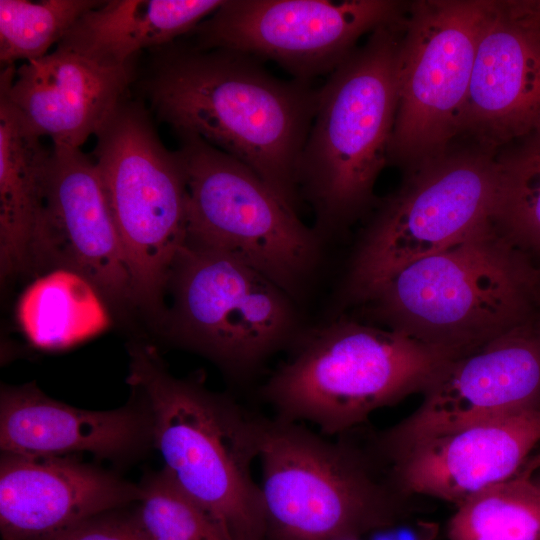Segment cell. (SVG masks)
I'll use <instances>...</instances> for the list:
<instances>
[{
    "mask_svg": "<svg viewBox=\"0 0 540 540\" xmlns=\"http://www.w3.org/2000/svg\"><path fill=\"white\" fill-rule=\"evenodd\" d=\"M423 394L417 409L372 437L379 455L540 408V332L522 326L452 360Z\"/></svg>",
    "mask_w": 540,
    "mask_h": 540,
    "instance_id": "4fadbf2b",
    "label": "cell"
},
{
    "mask_svg": "<svg viewBox=\"0 0 540 540\" xmlns=\"http://www.w3.org/2000/svg\"><path fill=\"white\" fill-rule=\"evenodd\" d=\"M528 477L538 488H540V467L535 469Z\"/></svg>",
    "mask_w": 540,
    "mask_h": 540,
    "instance_id": "4dcf8cb0",
    "label": "cell"
},
{
    "mask_svg": "<svg viewBox=\"0 0 540 540\" xmlns=\"http://www.w3.org/2000/svg\"><path fill=\"white\" fill-rule=\"evenodd\" d=\"M495 158L493 223L515 246L540 248V125Z\"/></svg>",
    "mask_w": 540,
    "mask_h": 540,
    "instance_id": "cb8c5ba5",
    "label": "cell"
},
{
    "mask_svg": "<svg viewBox=\"0 0 540 540\" xmlns=\"http://www.w3.org/2000/svg\"><path fill=\"white\" fill-rule=\"evenodd\" d=\"M65 269L87 279L105 299L136 301L122 243L92 158L52 145L31 269Z\"/></svg>",
    "mask_w": 540,
    "mask_h": 540,
    "instance_id": "5bb4252c",
    "label": "cell"
},
{
    "mask_svg": "<svg viewBox=\"0 0 540 540\" xmlns=\"http://www.w3.org/2000/svg\"><path fill=\"white\" fill-rule=\"evenodd\" d=\"M533 285L490 223L405 266L368 302L387 328L460 357L522 327Z\"/></svg>",
    "mask_w": 540,
    "mask_h": 540,
    "instance_id": "8992f818",
    "label": "cell"
},
{
    "mask_svg": "<svg viewBox=\"0 0 540 540\" xmlns=\"http://www.w3.org/2000/svg\"><path fill=\"white\" fill-rule=\"evenodd\" d=\"M141 486L72 456L2 453V540H52L96 515L141 498Z\"/></svg>",
    "mask_w": 540,
    "mask_h": 540,
    "instance_id": "e0dca14e",
    "label": "cell"
},
{
    "mask_svg": "<svg viewBox=\"0 0 540 540\" xmlns=\"http://www.w3.org/2000/svg\"><path fill=\"white\" fill-rule=\"evenodd\" d=\"M540 125V34L512 1H494L482 30L460 133L493 154Z\"/></svg>",
    "mask_w": 540,
    "mask_h": 540,
    "instance_id": "2e32d148",
    "label": "cell"
},
{
    "mask_svg": "<svg viewBox=\"0 0 540 540\" xmlns=\"http://www.w3.org/2000/svg\"><path fill=\"white\" fill-rule=\"evenodd\" d=\"M96 0H0L2 67L40 58L58 44Z\"/></svg>",
    "mask_w": 540,
    "mask_h": 540,
    "instance_id": "d4e9b609",
    "label": "cell"
},
{
    "mask_svg": "<svg viewBox=\"0 0 540 540\" xmlns=\"http://www.w3.org/2000/svg\"><path fill=\"white\" fill-rule=\"evenodd\" d=\"M133 64L108 67L71 50L2 67L0 87L40 138L80 148L127 98Z\"/></svg>",
    "mask_w": 540,
    "mask_h": 540,
    "instance_id": "ac0fdd59",
    "label": "cell"
},
{
    "mask_svg": "<svg viewBox=\"0 0 540 540\" xmlns=\"http://www.w3.org/2000/svg\"><path fill=\"white\" fill-rule=\"evenodd\" d=\"M51 149L27 125L0 87V270L31 269L32 244L43 208Z\"/></svg>",
    "mask_w": 540,
    "mask_h": 540,
    "instance_id": "44dd1931",
    "label": "cell"
},
{
    "mask_svg": "<svg viewBox=\"0 0 540 540\" xmlns=\"http://www.w3.org/2000/svg\"><path fill=\"white\" fill-rule=\"evenodd\" d=\"M493 154H449L414 169L379 209L353 255L343 301L368 302L399 270L493 223Z\"/></svg>",
    "mask_w": 540,
    "mask_h": 540,
    "instance_id": "9c48e42d",
    "label": "cell"
},
{
    "mask_svg": "<svg viewBox=\"0 0 540 540\" xmlns=\"http://www.w3.org/2000/svg\"><path fill=\"white\" fill-rule=\"evenodd\" d=\"M140 486L141 498L133 513L148 540H229L164 470Z\"/></svg>",
    "mask_w": 540,
    "mask_h": 540,
    "instance_id": "484cf974",
    "label": "cell"
},
{
    "mask_svg": "<svg viewBox=\"0 0 540 540\" xmlns=\"http://www.w3.org/2000/svg\"><path fill=\"white\" fill-rule=\"evenodd\" d=\"M328 540H364V535L356 533H347L332 537Z\"/></svg>",
    "mask_w": 540,
    "mask_h": 540,
    "instance_id": "f546056e",
    "label": "cell"
},
{
    "mask_svg": "<svg viewBox=\"0 0 540 540\" xmlns=\"http://www.w3.org/2000/svg\"><path fill=\"white\" fill-rule=\"evenodd\" d=\"M102 298L81 275L65 269L51 270L21 295L18 322L36 346L64 348L102 332L109 325Z\"/></svg>",
    "mask_w": 540,
    "mask_h": 540,
    "instance_id": "7402d4cb",
    "label": "cell"
},
{
    "mask_svg": "<svg viewBox=\"0 0 540 540\" xmlns=\"http://www.w3.org/2000/svg\"><path fill=\"white\" fill-rule=\"evenodd\" d=\"M494 1L425 0L403 17L389 162L414 169L460 133L478 42Z\"/></svg>",
    "mask_w": 540,
    "mask_h": 540,
    "instance_id": "8fae6325",
    "label": "cell"
},
{
    "mask_svg": "<svg viewBox=\"0 0 540 540\" xmlns=\"http://www.w3.org/2000/svg\"><path fill=\"white\" fill-rule=\"evenodd\" d=\"M521 16L540 34V0L513 1Z\"/></svg>",
    "mask_w": 540,
    "mask_h": 540,
    "instance_id": "83f0119b",
    "label": "cell"
},
{
    "mask_svg": "<svg viewBox=\"0 0 540 540\" xmlns=\"http://www.w3.org/2000/svg\"><path fill=\"white\" fill-rule=\"evenodd\" d=\"M403 17L372 31L318 89L298 186L300 197L314 211L313 229L320 239L367 208L375 182L389 162Z\"/></svg>",
    "mask_w": 540,
    "mask_h": 540,
    "instance_id": "3957f363",
    "label": "cell"
},
{
    "mask_svg": "<svg viewBox=\"0 0 540 540\" xmlns=\"http://www.w3.org/2000/svg\"><path fill=\"white\" fill-rule=\"evenodd\" d=\"M172 44L143 84L151 112L247 165L297 213L318 89L278 79L246 54Z\"/></svg>",
    "mask_w": 540,
    "mask_h": 540,
    "instance_id": "6da1fadb",
    "label": "cell"
},
{
    "mask_svg": "<svg viewBox=\"0 0 540 540\" xmlns=\"http://www.w3.org/2000/svg\"><path fill=\"white\" fill-rule=\"evenodd\" d=\"M326 438L303 423L264 418L258 461L265 540H328L386 530L409 518L371 440Z\"/></svg>",
    "mask_w": 540,
    "mask_h": 540,
    "instance_id": "277c9868",
    "label": "cell"
},
{
    "mask_svg": "<svg viewBox=\"0 0 540 540\" xmlns=\"http://www.w3.org/2000/svg\"><path fill=\"white\" fill-rule=\"evenodd\" d=\"M540 442V408L479 422L379 455L403 495L461 505L518 476Z\"/></svg>",
    "mask_w": 540,
    "mask_h": 540,
    "instance_id": "9a60e30c",
    "label": "cell"
},
{
    "mask_svg": "<svg viewBox=\"0 0 540 540\" xmlns=\"http://www.w3.org/2000/svg\"><path fill=\"white\" fill-rule=\"evenodd\" d=\"M119 510L91 517L52 540H148L134 513Z\"/></svg>",
    "mask_w": 540,
    "mask_h": 540,
    "instance_id": "4316f807",
    "label": "cell"
},
{
    "mask_svg": "<svg viewBox=\"0 0 540 540\" xmlns=\"http://www.w3.org/2000/svg\"><path fill=\"white\" fill-rule=\"evenodd\" d=\"M127 382L141 395L163 470L229 540H265L253 476L265 417L197 381L169 374L151 346L129 350Z\"/></svg>",
    "mask_w": 540,
    "mask_h": 540,
    "instance_id": "7a4b0ae2",
    "label": "cell"
},
{
    "mask_svg": "<svg viewBox=\"0 0 540 540\" xmlns=\"http://www.w3.org/2000/svg\"><path fill=\"white\" fill-rule=\"evenodd\" d=\"M92 159L132 276L136 301L158 303L187 238L188 195L180 158L150 112L127 100L96 133Z\"/></svg>",
    "mask_w": 540,
    "mask_h": 540,
    "instance_id": "52a82bcc",
    "label": "cell"
},
{
    "mask_svg": "<svg viewBox=\"0 0 540 540\" xmlns=\"http://www.w3.org/2000/svg\"><path fill=\"white\" fill-rule=\"evenodd\" d=\"M449 540H540V488L518 475L474 495L449 518Z\"/></svg>",
    "mask_w": 540,
    "mask_h": 540,
    "instance_id": "603a6c76",
    "label": "cell"
},
{
    "mask_svg": "<svg viewBox=\"0 0 540 540\" xmlns=\"http://www.w3.org/2000/svg\"><path fill=\"white\" fill-rule=\"evenodd\" d=\"M176 134L187 185V239L234 255L299 298L319 261L317 233L247 165L194 134Z\"/></svg>",
    "mask_w": 540,
    "mask_h": 540,
    "instance_id": "ba28073f",
    "label": "cell"
},
{
    "mask_svg": "<svg viewBox=\"0 0 540 540\" xmlns=\"http://www.w3.org/2000/svg\"><path fill=\"white\" fill-rule=\"evenodd\" d=\"M174 333L235 377L295 339L293 299L234 255L186 238L172 266Z\"/></svg>",
    "mask_w": 540,
    "mask_h": 540,
    "instance_id": "30bf717a",
    "label": "cell"
},
{
    "mask_svg": "<svg viewBox=\"0 0 540 540\" xmlns=\"http://www.w3.org/2000/svg\"><path fill=\"white\" fill-rule=\"evenodd\" d=\"M538 467H540V453L530 457L520 475L528 477Z\"/></svg>",
    "mask_w": 540,
    "mask_h": 540,
    "instance_id": "f1b7e54d",
    "label": "cell"
},
{
    "mask_svg": "<svg viewBox=\"0 0 540 540\" xmlns=\"http://www.w3.org/2000/svg\"><path fill=\"white\" fill-rule=\"evenodd\" d=\"M390 0H224L189 35L194 47L266 58L297 80L332 72L359 38L403 14Z\"/></svg>",
    "mask_w": 540,
    "mask_h": 540,
    "instance_id": "7c38bea8",
    "label": "cell"
},
{
    "mask_svg": "<svg viewBox=\"0 0 540 540\" xmlns=\"http://www.w3.org/2000/svg\"><path fill=\"white\" fill-rule=\"evenodd\" d=\"M224 0H109L85 12L56 45L108 67L189 34Z\"/></svg>",
    "mask_w": 540,
    "mask_h": 540,
    "instance_id": "ffe728a7",
    "label": "cell"
},
{
    "mask_svg": "<svg viewBox=\"0 0 540 540\" xmlns=\"http://www.w3.org/2000/svg\"><path fill=\"white\" fill-rule=\"evenodd\" d=\"M455 357L390 328L338 320L297 339L263 398L281 420L337 437L371 414L424 393Z\"/></svg>",
    "mask_w": 540,
    "mask_h": 540,
    "instance_id": "5b68a950",
    "label": "cell"
},
{
    "mask_svg": "<svg viewBox=\"0 0 540 540\" xmlns=\"http://www.w3.org/2000/svg\"><path fill=\"white\" fill-rule=\"evenodd\" d=\"M151 442L144 406L80 409L50 398L35 384L4 386L0 393V449L31 457L89 452L126 459Z\"/></svg>",
    "mask_w": 540,
    "mask_h": 540,
    "instance_id": "d6986e66",
    "label": "cell"
}]
</instances>
